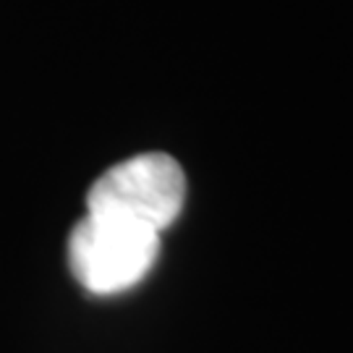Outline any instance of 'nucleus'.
<instances>
[{
	"label": "nucleus",
	"instance_id": "1",
	"mask_svg": "<svg viewBox=\"0 0 353 353\" xmlns=\"http://www.w3.org/2000/svg\"><path fill=\"white\" fill-rule=\"evenodd\" d=\"M186 202V176L176 157L147 152L105 170L87 194V212L160 233Z\"/></svg>",
	"mask_w": 353,
	"mask_h": 353
},
{
	"label": "nucleus",
	"instance_id": "2",
	"mask_svg": "<svg viewBox=\"0 0 353 353\" xmlns=\"http://www.w3.org/2000/svg\"><path fill=\"white\" fill-rule=\"evenodd\" d=\"M160 254V233L89 214L68 239V265L81 288L110 296L147 278Z\"/></svg>",
	"mask_w": 353,
	"mask_h": 353
}]
</instances>
